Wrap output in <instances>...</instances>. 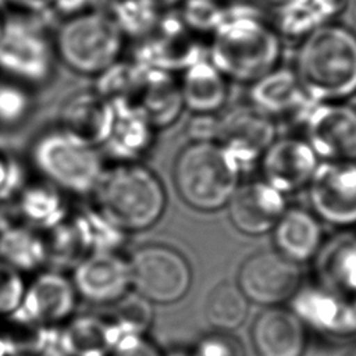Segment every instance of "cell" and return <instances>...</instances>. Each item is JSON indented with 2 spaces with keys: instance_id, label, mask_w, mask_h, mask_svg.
I'll use <instances>...</instances> for the list:
<instances>
[{
  "instance_id": "30bf717a",
  "label": "cell",
  "mask_w": 356,
  "mask_h": 356,
  "mask_svg": "<svg viewBox=\"0 0 356 356\" xmlns=\"http://www.w3.org/2000/svg\"><path fill=\"white\" fill-rule=\"evenodd\" d=\"M309 185L314 213L324 221L348 227L356 224V163L321 161Z\"/></svg>"
},
{
  "instance_id": "4dcf8cb0",
  "label": "cell",
  "mask_w": 356,
  "mask_h": 356,
  "mask_svg": "<svg viewBox=\"0 0 356 356\" xmlns=\"http://www.w3.org/2000/svg\"><path fill=\"white\" fill-rule=\"evenodd\" d=\"M25 288L24 274L0 260V318L17 313L22 303Z\"/></svg>"
},
{
  "instance_id": "3957f363",
  "label": "cell",
  "mask_w": 356,
  "mask_h": 356,
  "mask_svg": "<svg viewBox=\"0 0 356 356\" xmlns=\"http://www.w3.org/2000/svg\"><path fill=\"white\" fill-rule=\"evenodd\" d=\"M172 181L189 207L216 211L238 188L239 164L218 142H191L175 157Z\"/></svg>"
},
{
  "instance_id": "8d00e7d4",
  "label": "cell",
  "mask_w": 356,
  "mask_h": 356,
  "mask_svg": "<svg viewBox=\"0 0 356 356\" xmlns=\"http://www.w3.org/2000/svg\"><path fill=\"white\" fill-rule=\"evenodd\" d=\"M96 3L97 0H53L51 10L67 18L93 10L96 7Z\"/></svg>"
},
{
  "instance_id": "cb8c5ba5",
  "label": "cell",
  "mask_w": 356,
  "mask_h": 356,
  "mask_svg": "<svg viewBox=\"0 0 356 356\" xmlns=\"http://www.w3.org/2000/svg\"><path fill=\"white\" fill-rule=\"evenodd\" d=\"M306 96L296 74L285 70L268 72L250 90L256 108L266 115L291 114L305 104Z\"/></svg>"
},
{
  "instance_id": "2e32d148",
  "label": "cell",
  "mask_w": 356,
  "mask_h": 356,
  "mask_svg": "<svg viewBox=\"0 0 356 356\" xmlns=\"http://www.w3.org/2000/svg\"><path fill=\"white\" fill-rule=\"evenodd\" d=\"M275 140V127L257 108L239 107L220 118L217 142L241 163H250Z\"/></svg>"
},
{
  "instance_id": "484cf974",
  "label": "cell",
  "mask_w": 356,
  "mask_h": 356,
  "mask_svg": "<svg viewBox=\"0 0 356 356\" xmlns=\"http://www.w3.org/2000/svg\"><path fill=\"white\" fill-rule=\"evenodd\" d=\"M154 128L135 113H115L110 136L104 146L115 161H139L153 146Z\"/></svg>"
},
{
  "instance_id": "8992f818",
  "label": "cell",
  "mask_w": 356,
  "mask_h": 356,
  "mask_svg": "<svg viewBox=\"0 0 356 356\" xmlns=\"http://www.w3.org/2000/svg\"><path fill=\"white\" fill-rule=\"evenodd\" d=\"M40 15L15 11L4 17L0 35V75L29 88L47 83L57 60L53 35Z\"/></svg>"
},
{
  "instance_id": "f1b7e54d",
  "label": "cell",
  "mask_w": 356,
  "mask_h": 356,
  "mask_svg": "<svg viewBox=\"0 0 356 356\" xmlns=\"http://www.w3.org/2000/svg\"><path fill=\"white\" fill-rule=\"evenodd\" d=\"M110 307L106 316L122 337L143 335L153 320L152 303L134 291L110 305Z\"/></svg>"
},
{
  "instance_id": "4fadbf2b",
  "label": "cell",
  "mask_w": 356,
  "mask_h": 356,
  "mask_svg": "<svg viewBox=\"0 0 356 356\" xmlns=\"http://www.w3.org/2000/svg\"><path fill=\"white\" fill-rule=\"evenodd\" d=\"M71 281L78 296L102 306H110L132 291L128 259L117 252L89 253L74 267Z\"/></svg>"
},
{
  "instance_id": "ac0fdd59",
  "label": "cell",
  "mask_w": 356,
  "mask_h": 356,
  "mask_svg": "<svg viewBox=\"0 0 356 356\" xmlns=\"http://www.w3.org/2000/svg\"><path fill=\"white\" fill-rule=\"evenodd\" d=\"M285 210L282 193L264 181L238 185L228 202L232 225L252 236L270 232Z\"/></svg>"
},
{
  "instance_id": "d4e9b609",
  "label": "cell",
  "mask_w": 356,
  "mask_h": 356,
  "mask_svg": "<svg viewBox=\"0 0 356 356\" xmlns=\"http://www.w3.org/2000/svg\"><path fill=\"white\" fill-rule=\"evenodd\" d=\"M0 260L18 271L39 270L47 261L46 236L24 222H14L0 232Z\"/></svg>"
},
{
  "instance_id": "f35d334b",
  "label": "cell",
  "mask_w": 356,
  "mask_h": 356,
  "mask_svg": "<svg viewBox=\"0 0 356 356\" xmlns=\"http://www.w3.org/2000/svg\"><path fill=\"white\" fill-rule=\"evenodd\" d=\"M163 11H167V10H171L172 7L181 4L184 0H153Z\"/></svg>"
},
{
  "instance_id": "d6986e66",
  "label": "cell",
  "mask_w": 356,
  "mask_h": 356,
  "mask_svg": "<svg viewBox=\"0 0 356 356\" xmlns=\"http://www.w3.org/2000/svg\"><path fill=\"white\" fill-rule=\"evenodd\" d=\"M252 343L259 356H303L307 337L302 320L280 306L267 307L252 325Z\"/></svg>"
},
{
  "instance_id": "83f0119b",
  "label": "cell",
  "mask_w": 356,
  "mask_h": 356,
  "mask_svg": "<svg viewBox=\"0 0 356 356\" xmlns=\"http://www.w3.org/2000/svg\"><path fill=\"white\" fill-rule=\"evenodd\" d=\"M125 39L142 40L157 28L163 10L153 0H114L108 13Z\"/></svg>"
},
{
  "instance_id": "b9f144b4",
  "label": "cell",
  "mask_w": 356,
  "mask_h": 356,
  "mask_svg": "<svg viewBox=\"0 0 356 356\" xmlns=\"http://www.w3.org/2000/svg\"><path fill=\"white\" fill-rule=\"evenodd\" d=\"M3 26H4V15H3L1 11H0V35H1V32H3Z\"/></svg>"
},
{
  "instance_id": "f546056e",
  "label": "cell",
  "mask_w": 356,
  "mask_h": 356,
  "mask_svg": "<svg viewBox=\"0 0 356 356\" xmlns=\"http://www.w3.org/2000/svg\"><path fill=\"white\" fill-rule=\"evenodd\" d=\"M33 97L31 88L0 76V127L8 128L21 124L31 113Z\"/></svg>"
},
{
  "instance_id": "5b68a950",
  "label": "cell",
  "mask_w": 356,
  "mask_h": 356,
  "mask_svg": "<svg viewBox=\"0 0 356 356\" xmlns=\"http://www.w3.org/2000/svg\"><path fill=\"white\" fill-rule=\"evenodd\" d=\"M278 40L254 17H222L216 28L211 64L239 82H252L273 71L278 58Z\"/></svg>"
},
{
  "instance_id": "ba28073f",
  "label": "cell",
  "mask_w": 356,
  "mask_h": 356,
  "mask_svg": "<svg viewBox=\"0 0 356 356\" xmlns=\"http://www.w3.org/2000/svg\"><path fill=\"white\" fill-rule=\"evenodd\" d=\"M128 264L132 291L152 305L175 303L191 289V264L170 245L145 243L131 253Z\"/></svg>"
},
{
  "instance_id": "e575fe53",
  "label": "cell",
  "mask_w": 356,
  "mask_h": 356,
  "mask_svg": "<svg viewBox=\"0 0 356 356\" xmlns=\"http://www.w3.org/2000/svg\"><path fill=\"white\" fill-rule=\"evenodd\" d=\"M108 356H164L143 335H124L118 339Z\"/></svg>"
},
{
  "instance_id": "6da1fadb",
  "label": "cell",
  "mask_w": 356,
  "mask_h": 356,
  "mask_svg": "<svg viewBox=\"0 0 356 356\" xmlns=\"http://www.w3.org/2000/svg\"><path fill=\"white\" fill-rule=\"evenodd\" d=\"M90 196L95 207L122 232L149 229L163 217L167 204L163 182L140 161L104 167Z\"/></svg>"
},
{
  "instance_id": "7a4b0ae2",
  "label": "cell",
  "mask_w": 356,
  "mask_h": 356,
  "mask_svg": "<svg viewBox=\"0 0 356 356\" xmlns=\"http://www.w3.org/2000/svg\"><path fill=\"white\" fill-rule=\"evenodd\" d=\"M296 76L305 93L338 102L356 92V36L341 26H323L300 46Z\"/></svg>"
},
{
  "instance_id": "74e56055",
  "label": "cell",
  "mask_w": 356,
  "mask_h": 356,
  "mask_svg": "<svg viewBox=\"0 0 356 356\" xmlns=\"http://www.w3.org/2000/svg\"><path fill=\"white\" fill-rule=\"evenodd\" d=\"M51 1L53 0H0V4L11 7L17 13L44 14L51 10Z\"/></svg>"
},
{
  "instance_id": "1f68e13d",
  "label": "cell",
  "mask_w": 356,
  "mask_h": 356,
  "mask_svg": "<svg viewBox=\"0 0 356 356\" xmlns=\"http://www.w3.org/2000/svg\"><path fill=\"white\" fill-rule=\"evenodd\" d=\"M181 19L189 31H210L220 25L224 13L211 0H184Z\"/></svg>"
},
{
  "instance_id": "5bb4252c",
  "label": "cell",
  "mask_w": 356,
  "mask_h": 356,
  "mask_svg": "<svg viewBox=\"0 0 356 356\" xmlns=\"http://www.w3.org/2000/svg\"><path fill=\"white\" fill-rule=\"evenodd\" d=\"M317 165L312 146L298 138L275 139L261 154L260 163L264 182L282 195L307 185Z\"/></svg>"
},
{
  "instance_id": "52a82bcc",
  "label": "cell",
  "mask_w": 356,
  "mask_h": 356,
  "mask_svg": "<svg viewBox=\"0 0 356 356\" xmlns=\"http://www.w3.org/2000/svg\"><path fill=\"white\" fill-rule=\"evenodd\" d=\"M31 159L46 182L75 196L92 195L106 167L99 149L75 140L60 128L36 138Z\"/></svg>"
},
{
  "instance_id": "ffe728a7",
  "label": "cell",
  "mask_w": 356,
  "mask_h": 356,
  "mask_svg": "<svg viewBox=\"0 0 356 356\" xmlns=\"http://www.w3.org/2000/svg\"><path fill=\"white\" fill-rule=\"evenodd\" d=\"M121 337L108 317L81 316L56 330L53 346L63 356H108Z\"/></svg>"
},
{
  "instance_id": "836d02e7",
  "label": "cell",
  "mask_w": 356,
  "mask_h": 356,
  "mask_svg": "<svg viewBox=\"0 0 356 356\" xmlns=\"http://www.w3.org/2000/svg\"><path fill=\"white\" fill-rule=\"evenodd\" d=\"M19 167L14 159L0 150V202H8L17 196L21 186Z\"/></svg>"
},
{
  "instance_id": "8fae6325",
  "label": "cell",
  "mask_w": 356,
  "mask_h": 356,
  "mask_svg": "<svg viewBox=\"0 0 356 356\" xmlns=\"http://www.w3.org/2000/svg\"><path fill=\"white\" fill-rule=\"evenodd\" d=\"M78 293L71 278L60 271H39L26 284L17 316L44 328H57L74 314Z\"/></svg>"
},
{
  "instance_id": "9a60e30c",
  "label": "cell",
  "mask_w": 356,
  "mask_h": 356,
  "mask_svg": "<svg viewBox=\"0 0 356 356\" xmlns=\"http://www.w3.org/2000/svg\"><path fill=\"white\" fill-rule=\"evenodd\" d=\"M115 111L93 88L68 96L60 111V129L75 140L99 149L107 142Z\"/></svg>"
},
{
  "instance_id": "4316f807",
  "label": "cell",
  "mask_w": 356,
  "mask_h": 356,
  "mask_svg": "<svg viewBox=\"0 0 356 356\" xmlns=\"http://www.w3.org/2000/svg\"><path fill=\"white\" fill-rule=\"evenodd\" d=\"M249 300L236 284H216L206 298L204 314L209 324L221 332L236 330L246 320Z\"/></svg>"
},
{
  "instance_id": "603a6c76",
  "label": "cell",
  "mask_w": 356,
  "mask_h": 356,
  "mask_svg": "<svg viewBox=\"0 0 356 356\" xmlns=\"http://www.w3.org/2000/svg\"><path fill=\"white\" fill-rule=\"evenodd\" d=\"M15 211L21 222L47 231L68 217L64 193L49 182L22 186L15 196Z\"/></svg>"
},
{
  "instance_id": "d590c367",
  "label": "cell",
  "mask_w": 356,
  "mask_h": 356,
  "mask_svg": "<svg viewBox=\"0 0 356 356\" xmlns=\"http://www.w3.org/2000/svg\"><path fill=\"white\" fill-rule=\"evenodd\" d=\"M220 118L214 114H195L188 125L191 142H217Z\"/></svg>"
},
{
  "instance_id": "44dd1931",
  "label": "cell",
  "mask_w": 356,
  "mask_h": 356,
  "mask_svg": "<svg viewBox=\"0 0 356 356\" xmlns=\"http://www.w3.org/2000/svg\"><path fill=\"white\" fill-rule=\"evenodd\" d=\"M273 231L277 252L296 264L312 259L321 243L317 218L303 209H286Z\"/></svg>"
},
{
  "instance_id": "60d3db41",
  "label": "cell",
  "mask_w": 356,
  "mask_h": 356,
  "mask_svg": "<svg viewBox=\"0 0 356 356\" xmlns=\"http://www.w3.org/2000/svg\"><path fill=\"white\" fill-rule=\"evenodd\" d=\"M352 19H353L355 24H356V0H355V3H353V7H352Z\"/></svg>"
},
{
  "instance_id": "ab89813d",
  "label": "cell",
  "mask_w": 356,
  "mask_h": 356,
  "mask_svg": "<svg viewBox=\"0 0 356 356\" xmlns=\"http://www.w3.org/2000/svg\"><path fill=\"white\" fill-rule=\"evenodd\" d=\"M338 356H356V343L343 348Z\"/></svg>"
},
{
  "instance_id": "7402d4cb",
  "label": "cell",
  "mask_w": 356,
  "mask_h": 356,
  "mask_svg": "<svg viewBox=\"0 0 356 356\" xmlns=\"http://www.w3.org/2000/svg\"><path fill=\"white\" fill-rule=\"evenodd\" d=\"M179 89L184 107L193 114H214L227 100L224 75L206 60H200L184 71Z\"/></svg>"
},
{
  "instance_id": "d6a6232c",
  "label": "cell",
  "mask_w": 356,
  "mask_h": 356,
  "mask_svg": "<svg viewBox=\"0 0 356 356\" xmlns=\"http://www.w3.org/2000/svg\"><path fill=\"white\" fill-rule=\"evenodd\" d=\"M192 356H243V350L232 337L218 331L203 337Z\"/></svg>"
},
{
  "instance_id": "e0dca14e",
  "label": "cell",
  "mask_w": 356,
  "mask_h": 356,
  "mask_svg": "<svg viewBox=\"0 0 356 356\" xmlns=\"http://www.w3.org/2000/svg\"><path fill=\"white\" fill-rule=\"evenodd\" d=\"M184 108L179 82L172 74L140 65L129 113L142 115L159 129L174 124Z\"/></svg>"
},
{
  "instance_id": "277c9868",
  "label": "cell",
  "mask_w": 356,
  "mask_h": 356,
  "mask_svg": "<svg viewBox=\"0 0 356 356\" xmlns=\"http://www.w3.org/2000/svg\"><path fill=\"white\" fill-rule=\"evenodd\" d=\"M53 40L57 60L88 76H97L120 61L125 46V36L111 15L100 10L64 18Z\"/></svg>"
},
{
  "instance_id": "7c38bea8",
  "label": "cell",
  "mask_w": 356,
  "mask_h": 356,
  "mask_svg": "<svg viewBox=\"0 0 356 356\" xmlns=\"http://www.w3.org/2000/svg\"><path fill=\"white\" fill-rule=\"evenodd\" d=\"M307 143L324 161L356 160V108L324 103L307 118Z\"/></svg>"
},
{
  "instance_id": "9c48e42d",
  "label": "cell",
  "mask_w": 356,
  "mask_h": 356,
  "mask_svg": "<svg viewBox=\"0 0 356 356\" xmlns=\"http://www.w3.org/2000/svg\"><path fill=\"white\" fill-rule=\"evenodd\" d=\"M236 285L249 302L273 307L286 302L298 291L300 270L277 250H263L241 264Z\"/></svg>"
}]
</instances>
